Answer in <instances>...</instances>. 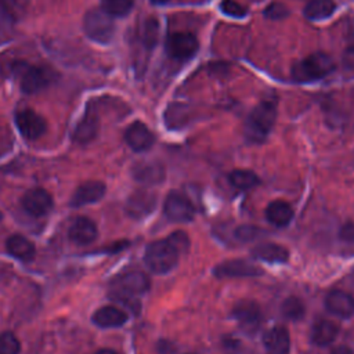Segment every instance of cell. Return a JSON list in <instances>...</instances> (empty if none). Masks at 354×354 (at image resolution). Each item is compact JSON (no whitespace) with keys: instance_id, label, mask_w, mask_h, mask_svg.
I'll list each match as a JSON object with an SVG mask.
<instances>
[{"instance_id":"35","label":"cell","mask_w":354,"mask_h":354,"mask_svg":"<svg viewBox=\"0 0 354 354\" xmlns=\"http://www.w3.org/2000/svg\"><path fill=\"white\" fill-rule=\"evenodd\" d=\"M167 241L176 248V250L178 253H181L183 250H187L188 246H189V239H188V235L183 231H176L173 232L171 235H169Z\"/></svg>"},{"instance_id":"14","label":"cell","mask_w":354,"mask_h":354,"mask_svg":"<svg viewBox=\"0 0 354 354\" xmlns=\"http://www.w3.org/2000/svg\"><path fill=\"white\" fill-rule=\"evenodd\" d=\"M156 205V198L147 191H136L126 203V212L130 217L141 218L149 214Z\"/></svg>"},{"instance_id":"22","label":"cell","mask_w":354,"mask_h":354,"mask_svg":"<svg viewBox=\"0 0 354 354\" xmlns=\"http://www.w3.org/2000/svg\"><path fill=\"white\" fill-rule=\"evenodd\" d=\"M267 220L275 227H285L293 218V210L289 203L283 201H274L266 209Z\"/></svg>"},{"instance_id":"8","label":"cell","mask_w":354,"mask_h":354,"mask_svg":"<svg viewBox=\"0 0 354 354\" xmlns=\"http://www.w3.org/2000/svg\"><path fill=\"white\" fill-rule=\"evenodd\" d=\"M165 216L170 221L176 223H187L194 218L195 210L192 202L183 194L170 192L163 205Z\"/></svg>"},{"instance_id":"5","label":"cell","mask_w":354,"mask_h":354,"mask_svg":"<svg viewBox=\"0 0 354 354\" xmlns=\"http://www.w3.org/2000/svg\"><path fill=\"white\" fill-rule=\"evenodd\" d=\"M180 253L176 248L167 241H155L147 246L145 250V264L147 267L156 274H165L176 267Z\"/></svg>"},{"instance_id":"16","label":"cell","mask_w":354,"mask_h":354,"mask_svg":"<svg viewBox=\"0 0 354 354\" xmlns=\"http://www.w3.org/2000/svg\"><path fill=\"white\" fill-rule=\"evenodd\" d=\"M69 239L77 245H88L95 241L98 231L93 220L87 217L76 218L69 228Z\"/></svg>"},{"instance_id":"11","label":"cell","mask_w":354,"mask_h":354,"mask_svg":"<svg viewBox=\"0 0 354 354\" xmlns=\"http://www.w3.org/2000/svg\"><path fill=\"white\" fill-rule=\"evenodd\" d=\"M124 140L133 151L142 152L153 145L155 137L142 122H134L127 127L124 133Z\"/></svg>"},{"instance_id":"7","label":"cell","mask_w":354,"mask_h":354,"mask_svg":"<svg viewBox=\"0 0 354 354\" xmlns=\"http://www.w3.org/2000/svg\"><path fill=\"white\" fill-rule=\"evenodd\" d=\"M198 39L188 32H176L167 36L165 48L170 58L185 61L192 58L198 51Z\"/></svg>"},{"instance_id":"36","label":"cell","mask_w":354,"mask_h":354,"mask_svg":"<svg viewBox=\"0 0 354 354\" xmlns=\"http://www.w3.org/2000/svg\"><path fill=\"white\" fill-rule=\"evenodd\" d=\"M257 234H259V230L256 227H253V225H241L235 231L236 239H241L243 242L254 239Z\"/></svg>"},{"instance_id":"43","label":"cell","mask_w":354,"mask_h":354,"mask_svg":"<svg viewBox=\"0 0 354 354\" xmlns=\"http://www.w3.org/2000/svg\"><path fill=\"white\" fill-rule=\"evenodd\" d=\"M188 354H195V353H188Z\"/></svg>"},{"instance_id":"17","label":"cell","mask_w":354,"mask_h":354,"mask_svg":"<svg viewBox=\"0 0 354 354\" xmlns=\"http://www.w3.org/2000/svg\"><path fill=\"white\" fill-rule=\"evenodd\" d=\"M263 343L268 354H288L290 347L289 332L283 326H275L264 333Z\"/></svg>"},{"instance_id":"10","label":"cell","mask_w":354,"mask_h":354,"mask_svg":"<svg viewBox=\"0 0 354 354\" xmlns=\"http://www.w3.org/2000/svg\"><path fill=\"white\" fill-rule=\"evenodd\" d=\"M15 124L19 133L28 140H36L46 131V120L32 109L19 111L15 115Z\"/></svg>"},{"instance_id":"25","label":"cell","mask_w":354,"mask_h":354,"mask_svg":"<svg viewBox=\"0 0 354 354\" xmlns=\"http://www.w3.org/2000/svg\"><path fill=\"white\" fill-rule=\"evenodd\" d=\"M253 256L268 263H285L289 254L288 250L281 245L261 243L253 249Z\"/></svg>"},{"instance_id":"28","label":"cell","mask_w":354,"mask_h":354,"mask_svg":"<svg viewBox=\"0 0 354 354\" xmlns=\"http://www.w3.org/2000/svg\"><path fill=\"white\" fill-rule=\"evenodd\" d=\"M159 39V24L155 18H148L141 28V41L148 50L153 48Z\"/></svg>"},{"instance_id":"31","label":"cell","mask_w":354,"mask_h":354,"mask_svg":"<svg viewBox=\"0 0 354 354\" xmlns=\"http://www.w3.org/2000/svg\"><path fill=\"white\" fill-rule=\"evenodd\" d=\"M281 313L290 321H297L304 315V304L297 297H288L281 306Z\"/></svg>"},{"instance_id":"23","label":"cell","mask_w":354,"mask_h":354,"mask_svg":"<svg viewBox=\"0 0 354 354\" xmlns=\"http://www.w3.org/2000/svg\"><path fill=\"white\" fill-rule=\"evenodd\" d=\"M133 176L137 181L144 184H158L163 180L165 171L163 167L156 162L140 163L134 167Z\"/></svg>"},{"instance_id":"37","label":"cell","mask_w":354,"mask_h":354,"mask_svg":"<svg viewBox=\"0 0 354 354\" xmlns=\"http://www.w3.org/2000/svg\"><path fill=\"white\" fill-rule=\"evenodd\" d=\"M342 62H343V66L348 71H354V43H350L344 53H343V57H342Z\"/></svg>"},{"instance_id":"9","label":"cell","mask_w":354,"mask_h":354,"mask_svg":"<svg viewBox=\"0 0 354 354\" xmlns=\"http://www.w3.org/2000/svg\"><path fill=\"white\" fill-rule=\"evenodd\" d=\"M22 209L32 217H43L53 209V198L44 188H32L21 198Z\"/></svg>"},{"instance_id":"6","label":"cell","mask_w":354,"mask_h":354,"mask_svg":"<svg viewBox=\"0 0 354 354\" xmlns=\"http://www.w3.org/2000/svg\"><path fill=\"white\" fill-rule=\"evenodd\" d=\"M12 69L21 77V90L26 94H33L46 88L54 79V72L43 66L17 62L12 65Z\"/></svg>"},{"instance_id":"1","label":"cell","mask_w":354,"mask_h":354,"mask_svg":"<svg viewBox=\"0 0 354 354\" xmlns=\"http://www.w3.org/2000/svg\"><path fill=\"white\" fill-rule=\"evenodd\" d=\"M149 288V279L144 272L130 271L116 277L111 283V296L124 303V306H136L138 307V301L136 297L142 295Z\"/></svg>"},{"instance_id":"29","label":"cell","mask_w":354,"mask_h":354,"mask_svg":"<svg viewBox=\"0 0 354 354\" xmlns=\"http://www.w3.org/2000/svg\"><path fill=\"white\" fill-rule=\"evenodd\" d=\"M30 0H0V10L11 19L17 21L26 12Z\"/></svg>"},{"instance_id":"27","label":"cell","mask_w":354,"mask_h":354,"mask_svg":"<svg viewBox=\"0 0 354 354\" xmlns=\"http://www.w3.org/2000/svg\"><path fill=\"white\" fill-rule=\"evenodd\" d=\"M230 183L238 189H250L260 184V178L250 170H234L228 176Z\"/></svg>"},{"instance_id":"21","label":"cell","mask_w":354,"mask_h":354,"mask_svg":"<svg viewBox=\"0 0 354 354\" xmlns=\"http://www.w3.org/2000/svg\"><path fill=\"white\" fill-rule=\"evenodd\" d=\"M6 248L11 256L21 261H30L35 257V245L24 235L14 234L8 236L6 242Z\"/></svg>"},{"instance_id":"2","label":"cell","mask_w":354,"mask_h":354,"mask_svg":"<svg viewBox=\"0 0 354 354\" xmlns=\"http://www.w3.org/2000/svg\"><path fill=\"white\" fill-rule=\"evenodd\" d=\"M335 69L333 59L325 53H314L292 66V77L300 83H310L328 76Z\"/></svg>"},{"instance_id":"4","label":"cell","mask_w":354,"mask_h":354,"mask_svg":"<svg viewBox=\"0 0 354 354\" xmlns=\"http://www.w3.org/2000/svg\"><path fill=\"white\" fill-rule=\"evenodd\" d=\"M113 17L106 14L102 8H93L84 14L83 30L86 36L98 44H108L115 33Z\"/></svg>"},{"instance_id":"30","label":"cell","mask_w":354,"mask_h":354,"mask_svg":"<svg viewBox=\"0 0 354 354\" xmlns=\"http://www.w3.org/2000/svg\"><path fill=\"white\" fill-rule=\"evenodd\" d=\"M134 6V0H102L101 8L111 17H124Z\"/></svg>"},{"instance_id":"34","label":"cell","mask_w":354,"mask_h":354,"mask_svg":"<svg viewBox=\"0 0 354 354\" xmlns=\"http://www.w3.org/2000/svg\"><path fill=\"white\" fill-rule=\"evenodd\" d=\"M289 15V10L285 4L282 3H271L270 6L266 7L264 10V17L272 21H279L283 19Z\"/></svg>"},{"instance_id":"12","label":"cell","mask_w":354,"mask_h":354,"mask_svg":"<svg viewBox=\"0 0 354 354\" xmlns=\"http://www.w3.org/2000/svg\"><path fill=\"white\" fill-rule=\"evenodd\" d=\"M105 184L102 181H86L80 184L71 198V206L79 207L95 203L105 195Z\"/></svg>"},{"instance_id":"13","label":"cell","mask_w":354,"mask_h":354,"mask_svg":"<svg viewBox=\"0 0 354 354\" xmlns=\"http://www.w3.org/2000/svg\"><path fill=\"white\" fill-rule=\"evenodd\" d=\"M232 314L236 318V321L239 322V325L248 332L254 330L259 326L260 319H261L260 307L257 306V303H254L252 300L238 301L232 310Z\"/></svg>"},{"instance_id":"15","label":"cell","mask_w":354,"mask_h":354,"mask_svg":"<svg viewBox=\"0 0 354 354\" xmlns=\"http://www.w3.org/2000/svg\"><path fill=\"white\" fill-rule=\"evenodd\" d=\"M325 306L329 313L340 318H350L354 315V297L346 292H330L325 299Z\"/></svg>"},{"instance_id":"40","label":"cell","mask_w":354,"mask_h":354,"mask_svg":"<svg viewBox=\"0 0 354 354\" xmlns=\"http://www.w3.org/2000/svg\"><path fill=\"white\" fill-rule=\"evenodd\" d=\"M95 354H118V353L113 351V350H111V348H101V350H98Z\"/></svg>"},{"instance_id":"41","label":"cell","mask_w":354,"mask_h":354,"mask_svg":"<svg viewBox=\"0 0 354 354\" xmlns=\"http://www.w3.org/2000/svg\"><path fill=\"white\" fill-rule=\"evenodd\" d=\"M153 4H165V3H167L169 0H151Z\"/></svg>"},{"instance_id":"26","label":"cell","mask_w":354,"mask_h":354,"mask_svg":"<svg viewBox=\"0 0 354 354\" xmlns=\"http://www.w3.org/2000/svg\"><path fill=\"white\" fill-rule=\"evenodd\" d=\"M336 8L333 0H311L306 4L303 12L311 21H322L329 18Z\"/></svg>"},{"instance_id":"33","label":"cell","mask_w":354,"mask_h":354,"mask_svg":"<svg viewBox=\"0 0 354 354\" xmlns=\"http://www.w3.org/2000/svg\"><path fill=\"white\" fill-rule=\"evenodd\" d=\"M220 10L223 14L232 18H242L246 15V8L234 0H223L220 3Z\"/></svg>"},{"instance_id":"42","label":"cell","mask_w":354,"mask_h":354,"mask_svg":"<svg viewBox=\"0 0 354 354\" xmlns=\"http://www.w3.org/2000/svg\"><path fill=\"white\" fill-rule=\"evenodd\" d=\"M0 220H1V212H0Z\"/></svg>"},{"instance_id":"32","label":"cell","mask_w":354,"mask_h":354,"mask_svg":"<svg viewBox=\"0 0 354 354\" xmlns=\"http://www.w3.org/2000/svg\"><path fill=\"white\" fill-rule=\"evenodd\" d=\"M21 344L11 332L0 333V354H19Z\"/></svg>"},{"instance_id":"3","label":"cell","mask_w":354,"mask_h":354,"mask_svg":"<svg viewBox=\"0 0 354 354\" xmlns=\"http://www.w3.org/2000/svg\"><path fill=\"white\" fill-rule=\"evenodd\" d=\"M277 119V106L271 100L260 102L248 116L245 124L246 137L250 141L260 142L263 141L268 133L271 131Z\"/></svg>"},{"instance_id":"39","label":"cell","mask_w":354,"mask_h":354,"mask_svg":"<svg viewBox=\"0 0 354 354\" xmlns=\"http://www.w3.org/2000/svg\"><path fill=\"white\" fill-rule=\"evenodd\" d=\"M332 354H354V350H351V348H348L346 346H340V347L335 348Z\"/></svg>"},{"instance_id":"19","label":"cell","mask_w":354,"mask_h":354,"mask_svg":"<svg viewBox=\"0 0 354 354\" xmlns=\"http://www.w3.org/2000/svg\"><path fill=\"white\" fill-rule=\"evenodd\" d=\"M98 133V118L91 108H87L82 120L76 124L73 140L79 144H87L95 138Z\"/></svg>"},{"instance_id":"24","label":"cell","mask_w":354,"mask_h":354,"mask_svg":"<svg viewBox=\"0 0 354 354\" xmlns=\"http://www.w3.org/2000/svg\"><path fill=\"white\" fill-rule=\"evenodd\" d=\"M337 332H339V329H337L336 324H333L332 321L321 319V321L315 322L313 326L311 340L317 346H328L336 339Z\"/></svg>"},{"instance_id":"20","label":"cell","mask_w":354,"mask_h":354,"mask_svg":"<svg viewBox=\"0 0 354 354\" xmlns=\"http://www.w3.org/2000/svg\"><path fill=\"white\" fill-rule=\"evenodd\" d=\"M127 321V314L115 306H104L93 314V322L100 328H119Z\"/></svg>"},{"instance_id":"18","label":"cell","mask_w":354,"mask_h":354,"mask_svg":"<svg viewBox=\"0 0 354 354\" xmlns=\"http://www.w3.org/2000/svg\"><path fill=\"white\" fill-rule=\"evenodd\" d=\"M260 272L254 264L245 260H228L214 268L217 277H254Z\"/></svg>"},{"instance_id":"38","label":"cell","mask_w":354,"mask_h":354,"mask_svg":"<svg viewBox=\"0 0 354 354\" xmlns=\"http://www.w3.org/2000/svg\"><path fill=\"white\" fill-rule=\"evenodd\" d=\"M340 238L344 242L354 243V223H347L340 228Z\"/></svg>"}]
</instances>
